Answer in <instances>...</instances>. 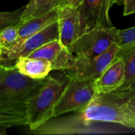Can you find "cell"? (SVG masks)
Masks as SVG:
<instances>
[{
	"label": "cell",
	"instance_id": "6da1fadb",
	"mask_svg": "<svg viewBox=\"0 0 135 135\" xmlns=\"http://www.w3.org/2000/svg\"><path fill=\"white\" fill-rule=\"evenodd\" d=\"M45 81L25 76L15 66H3L0 68V109L25 113L27 101L38 93Z\"/></svg>",
	"mask_w": 135,
	"mask_h": 135
},
{
	"label": "cell",
	"instance_id": "7a4b0ae2",
	"mask_svg": "<svg viewBox=\"0 0 135 135\" xmlns=\"http://www.w3.org/2000/svg\"><path fill=\"white\" fill-rule=\"evenodd\" d=\"M80 113L85 123H113L135 129V114L128 108L127 100L123 101L122 97H109L108 93L96 95Z\"/></svg>",
	"mask_w": 135,
	"mask_h": 135
},
{
	"label": "cell",
	"instance_id": "3957f363",
	"mask_svg": "<svg viewBox=\"0 0 135 135\" xmlns=\"http://www.w3.org/2000/svg\"><path fill=\"white\" fill-rule=\"evenodd\" d=\"M64 87V83L47 76L38 93L27 101L25 117L32 131L37 130L54 117V108Z\"/></svg>",
	"mask_w": 135,
	"mask_h": 135
},
{
	"label": "cell",
	"instance_id": "277c9868",
	"mask_svg": "<svg viewBox=\"0 0 135 135\" xmlns=\"http://www.w3.org/2000/svg\"><path fill=\"white\" fill-rule=\"evenodd\" d=\"M96 95L95 80L69 76V81L54 108V117L73 112H82Z\"/></svg>",
	"mask_w": 135,
	"mask_h": 135
},
{
	"label": "cell",
	"instance_id": "5b68a950",
	"mask_svg": "<svg viewBox=\"0 0 135 135\" xmlns=\"http://www.w3.org/2000/svg\"><path fill=\"white\" fill-rule=\"evenodd\" d=\"M117 28H95L85 32L69 47L74 55H82L89 59L105 51L114 42H117Z\"/></svg>",
	"mask_w": 135,
	"mask_h": 135
},
{
	"label": "cell",
	"instance_id": "8992f818",
	"mask_svg": "<svg viewBox=\"0 0 135 135\" xmlns=\"http://www.w3.org/2000/svg\"><path fill=\"white\" fill-rule=\"evenodd\" d=\"M120 47L114 42L102 54L89 59L82 55H75L73 67L69 76L86 80H96L118 58Z\"/></svg>",
	"mask_w": 135,
	"mask_h": 135
},
{
	"label": "cell",
	"instance_id": "52a82bcc",
	"mask_svg": "<svg viewBox=\"0 0 135 135\" xmlns=\"http://www.w3.org/2000/svg\"><path fill=\"white\" fill-rule=\"evenodd\" d=\"M55 40H59L57 21L23 40H18L9 48L0 50L2 62L6 65V62L16 61L19 57H28L35 50Z\"/></svg>",
	"mask_w": 135,
	"mask_h": 135
},
{
	"label": "cell",
	"instance_id": "ba28073f",
	"mask_svg": "<svg viewBox=\"0 0 135 135\" xmlns=\"http://www.w3.org/2000/svg\"><path fill=\"white\" fill-rule=\"evenodd\" d=\"M118 0H83L78 6L84 32L95 28H111L109 10Z\"/></svg>",
	"mask_w": 135,
	"mask_h": 135
},
{
	"label": "cell",
	"instance_id": "9c48e42d",
	"mask_svg": "<svg viewBox=\"0 0 135 135\" xmlns=\"http://www.w3.org/2000/svg\"><path fill=\"white\" fill-rule=\"evenodd\" d=\"M57 22L59 40L67 48L85 33L78 7L66 4L58 9Z\"/></svg>",
	"mask_w": 135,
	"mask_h": 135
},
{
	"label": "cell",
	"instance_id": "30bf717a",
	"mask_svg": "<svg viewBox=\"0 0 135 135\" xmlns=\"http://www.w3.org/2000/svg\"><path fill=\"white\" fill-rule=\"evenodd\" d=\"M28 57L48 61L53 70H70L74 66L75 55L59 40H52L32 52Z\"/></svg>",
	"mask_w": 135,
	"mask_h": 135
},
{
	"label": "cell",
	"instance_id": "8fae6325",
	"mask_svg": "<svg viewBox=\"0 0 135 135\" xmlns=\"http://www.w3.org/2000/svg\"><path fill=\"white\" fill-rule=\"evenodd\" d=\"M125 79V65L122 57H118L95 80L97 95L108 94L119 89Z\"/></svg>",
	"mask_w": 135,
	"mask_h": 135
},
{
	"label": "cell",
	"instance_id": "7c38bea8",
	"mask_svg": "<svg viewBox=\"0 0 135 135\" xmlns=\"http://www.w3.org/2000/svg\"><path fill=\"white\" fill-rule=\"evenodd\" d=\"M14 66L21 74L36 80L46 78L53 70L48 61L30 57L17 58Z\"/></svg>",
	"mask_w": 135,
	"mask_h": 135
},
{
	"label": "cell",
	"instance_id": "4fadbf2b",
	"mask_svg": "<svg viewBox=\"0 0 135 135\" xmlns=\"http://www.w3.org/2000/svg\"><path fill=\"white\" fill-rule=\"evenodd\" d=\"M58 9L31 18L25 22L20 23L18 28L19 40H23L25 38L43 30L48 25L57 21Z\"/></svg>",
	"mask_w": 135,
	"mask_h": 135
},
{
	"label": "cell",
	"instance_id": "5bb4252c",
	"mask_svg": "<svg viewBox=\"0 0 135 135\" xmlns=\"http://www.w3.org/2000/svg\"><path fill=\"white\" fill-rule=\"evenodd\" d=\"M66 4H68V0H30L24 7L21 16V23L58 9Z\"/></svg>",
	"mask_w": 135,
	"mask_h": 135
},
{
	"label": "cell",
	"instance_id": "9a60e30c",
	"mask_svg": "<svg viewBox=\"0 0 135 135\" xmlns=\"http://www.w3.org/2000/svg\"><path fill=\"white\" fill-rule=\"evenodd\" d=\"M125 65V79L119 93H124L131 89L135 82V47L122 56Z\"/></svg>",
	"mask_w": 135,
	"mask_h": 135
},
{
	"label": "cell",
	"instance_id": "2e32d148",
	"mask_svg": "<svg viewBox=\"0 0 135 135\" xmlns=\"http://www.w3.org/2000/svg\"><path fill=\"white\" fill-rule=\"evenodd\" d=\"M117 43L120 47L118 57H122L126 52L135 47V26L126 29L117 30Z\"/></svg>",
	"mask_w": 135,
	"mask_h": 135
},
{
	"label": "cell",
	"instance_id": "e0dca14e",
	"mask_svg": "<svg viewBox=\"0 0 135 135\" xmlns=\"http://www.w3.org/2000/svg\"><path fill=\"white\" fill-rule=\"evenodd\" d=\"M0 125L8 128L14 126L27 125L25 113L0 109Z\"/></svg>",
	"mask_w": 135,
	"mask_h": 135
},
{
	"label": "cell",
	"instance_id": "ac0fdd59",
	"mask_svg": "<svg viewBox=\"0 0 135 135\" xmlns=\"http://www.w3.org/2000/svg\"><path fill=\"white\" fill-rule=\"evenodd\" d=\"M19 25H9L0 32V50L9 48L18 41Z\"/></svg>",
	"mask_w": 135,
	"mask_h": 135
},
{
	"label": "cell",
	"instance_id": "d6986e66",
	"mask_svg": "<svg viewBox=\"0 0 135 135\" xmlns=\"http://www.w3.org/2000/svg\"><path fill=\"white\" fill-rule=\"evenodd\" d=\"M24 8L13 12H0V32L6 27L21 23V16Z\"/></svg>",
	"mask_w": 135,
	"mask_h": 135
},
{
	"label": "cell",
	"instance_id": "ffe728a7",
	"mask_svg": "<svg viewBox=\"0 0 135 135\" xmlns=\"http://www.w3.org/2000/svg\"><path fill=\"white\" fill-rule=\"evenodd\" d=\"M124 5L123 15L127 16L135 13V0H123Z\"/></svg>",
	"mask_w": 135,
	"mask_h": 135
},
{
	"label": "cell",
	"instance_id": "44dd1931",
	"mask_svg": "<svg viewBox=\"0 0 135 135\" xmlns=\"http://www.w3.org/2000/svg\"><path fill=\"white\" fill-rule=\"evenodd\" d=\"M127 104L128 108L132 111V112L135 114V95L127 100Z\"/></svg>",
	"mask_w": 135,
	"mask_h": 135
},
{
	"label": "cell",
	"instance_id": "7402d4cb",
	"mask_svg": "<svg viewBox=\"0 0 135 135\" xmlns=\"http://www.w3.org/2000/svg\"><path fill=\"white\" fill-rule=\"evenodd\" d=\"M83 0H68V5L71 6H74V7H78Z\"/></svg>",
	"mask_w": 135,
	"mask_h": 135
},
{
	"label": "cell",
	"instance_id": "603a6c76",
	"mask_svg": "<svg viewBox=\"0 0 135 135\" xmlns=\"http://www.w3.org/2000/svg\"><path fill=\"white\" fill-rule=\"evenodd\" d=\"M8 129L7 127L0 125V134H6V130Z\"/></svg>",
	"mask_w": 135,
	"mask_h": 135
},
{
	"label": "cell",
	"instance_id": "cb8c5ba5",
	"mask_svg": "<svg viewBox=\"0 0 135 135\" xmlns=\"http://www.w3.org/2000/svg\"><path fill=\"white\" fill-rule=\"evenodd\" d=\"M3 66H5L2 62V55H1V51H0V68L2 67Z\"/></svg>",
	"mask_w": 135,
	"mask_h": 135
}]
</instances>
